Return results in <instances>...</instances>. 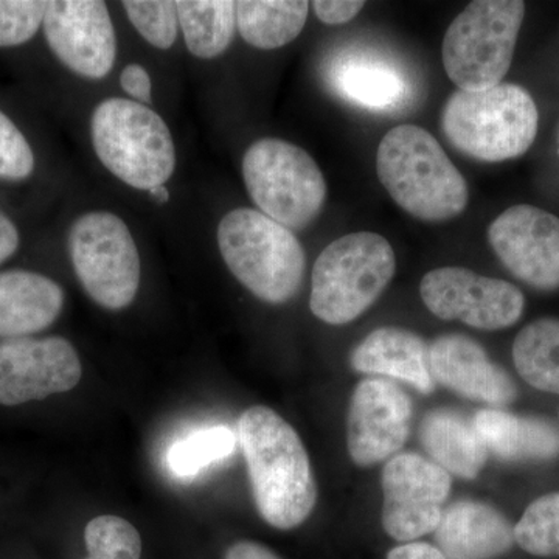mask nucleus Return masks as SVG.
Here are the masks:
<instances>
[{
	"instance_id": "31",
	"label": "nucleus",
	"mask_w": 559,
	"mask_h": 559,
	"mask_svg": "<svg viewBox=\"0 0 559 559\" xmlns=\"http://www.w3.org/2000/svg\"><path fill=\"white\" fill-rule=\"evenodd\" d=\"M35 170V154L27 139L0 110V178L25 179Z\"/></svg>"
},
{
	"instance_id": "22",
	"label": "nucleus",
	"mask_w": 559,
	"mask_h": 559,
	"mask_svg": "<svg viewBox=\"0 0 559 559\" xmlns=\"http://www.w3.org/2000/svg\"><path fill=\"white\" fill-rule=\"evenodd\" d=\"M419 439L433 463L460 479H476L487 463V447L473 419L457 411H430L423 419Z\"/></svg>"
},
{
	"instance_id": "8",
	"label": "nucleus",
	"mask_w": 559,
	"mask_h": 559,
	"mask_svg": "<svg viewBox=\"0 0 559 559\" xmlns=\"http://www.w3.org/2000/svg\"><path fill=\"white\" fill-rule=\"evenodd\" d=\"M242 176L260 212L289 230L318 218L326 200V182L310 154L294 143L263 139L246 151Z\"/></svg>"
},
{
	"instance_id": "4",
	"label": "nucleus",
	"mask_w": 559,
	"mask_h": 559,
	"mask_svg": "<svg viewBox=\"0 0 559 559\" xmlns=\"http://www.w3.org/2000/svg\"><path fill=\"white\" fill-rule=\"evenodd\" d=\"M218 246L231 274L266 304L297 296L307 255L296 235L260 210L235 209L221 219Z\"/></svg>"
},
{
	"instance_id": "25",
	"label": "nucleus",
	"mask_w": 559,
	"mask_h": 559,
	"mask_svg": "<svg viewBox=\"0 0 559 559\" xmlns=\"http://www.w3.org/2000/svg\"><path fill=\"white\" fill-rule=\"evenodd\" d=\"M513 360L522 380L559 395V319H539L518 334Z\"/></svg>"
},
{
	"instance_id": "2",
	"label": "nucleus",
	"mask_w": 559,
	"mask_h": 559,
	"mask_svg": "<svg viewBox=\"0 0 559 559\" xmlns=\"http://www.w3.org/2000/svg\"><path fill=\"white\" fill-rule=\"evenodd\" d=\"M377 173L392 200L415 218L441 223L468 205V183L425 128L390 130L378 146Z\"/></svg>"
},
{
	"instance_id": "23",
	"label": "nucleus",
	"mask_w": 559,
	"mask_h": 559,
	"mask_svg": "<svg viewBox=\"0 0 559 559\" xmlns=\"http://www.w3.org/2000/svg\"><path fill=\"white\" fill-rule=\"evenodd\" d=\"M237 27L246 43L274 50L293 43L307 24L310 3L305 0H240L235 2Z\"/></svg>"
},
{
	"instance_id": "37",
	"label": "nucleus",
	"mask_w": 559,
	"mask_h": 559,
	"mask_svg": "<svg viewBox=\"0 0 559 559\" xmlns=\"http://www.w3.org/2000/svg\"><path fill=\"white\" fill-rule=\"evenodd\" d=\"M148 193L157 204H167V202L170 201V191H168L165 186L154 187Z\"/></svg>"
},
{
	"instance_id": "38",
	"label": "nucleus",
	"mask_w": 559,
	"mask_h": 559,
	"mask_svg": "<svg viewBox=\"0 0 559 559\" xmlns=\"http://www.w3.org/2000/svg\"><path fill=\"white\" fill-rule=\"evenodd\" d=\"M91 559V558H90Z\"/></svg>"
},
{
	"instance_id": "18",
	"label": "nucleus",
	"mask_w": 559,
	"mask_h": 559,
	"mask_svg": "<svg viewBox=\"0 0 559 559\" xmlns=\"http://www.w3.org/2000/svg\"><path fill=\"white\" fill-rule=\"evenodd\" d=\"M429 348L430 345L414 331L382 326L371 331L353 349L349 364L358 373L403 381L423 395H429L436 388Z\"/></svg>"
},
{
	"instance_id": "5",
	"label": "nucleus",
	"mask_w": 559,
	"mask_h": 559,
	"mask_svg": "<svg viewBox=\"0 0 559 559\" xmlns=\"http://www.w3.org/2000/svg\"><path fill=\"white\" fill-rule=\"evenodd\" d=\"M396 271L392 246L373 231L331 242L312 267L310 308L329 325H345L380 299Z\"/></svg>"
},
{
	"instance_id": "12",
	"label": "nucleus",
	"mask_w": 559,
	"mask_h": 559,
	"mask_svg": "<svg viewBox=\"0 0 559 559\" xmlns=\"http://www.w3.org/2000/svg\"><path fill=\"white\" fill-rule=\"evenodd\" d=\"M79 353L62 337H17L0 342V404L17 406L79 385Z\"/></svg>"
},
{
	"instance_id": "28",
	"label": "nucleus",
	"mask_w": 559,
	"mask_h": 559,
	"mask_svg": "<svg viewBox=\"0 0 559 559\" xmlns=\"http://www.w3.org/2000/svg\"><path fill=\"white\" fill-rule=\"evenodd\" d=\"M91 559H140L142 538L138 528L119 516H98L84 530Z\"/></svg>"
},
{
	"instance_id": "9",
	"label": "nucleus",
	"mask_w": 559,
	"mask_h": 559,
	"mask_svg": "<svg viewBox=\"0 0 559 559\" xmlns=\"http://www.w3.org/2000/svg\"><path fill=\"white\" fill-rule=\"evenodd\" d=\"M69 253L81 286L110 311L130 307L140 285L138 246L127 224L108 212H94L73 223Z\"/></svg>"
},
{
	"instance_id": "3",
	"label": "nucleus",
	"mask_w": 559,
	"mask_h": 559,
	"mask_svg": "<svg viewBox=\"0 0 559 559\" xmlns=\"http://www.w3.org/2000/svg\"><path fill=\"white\" fill-rule=\"evenodd\" d=\"M538 108L524 87L500 83L481 92L457 91L441 114L444 138L480 162L516 159L538 134Z\"/></svg>"
},
{
	"instance_id": "35",
	"label": "nucleus",
	"mask_w": 559,
	"mask_h": 559,
	"mask_svg": "<svg viewBox=\"0 0 559 559\" xmlns=\"http://www.w3.org/2000/svg\"><path fill=\"white\" fill-rule=\"evenodd\" d=\"M226 559H282L266 546L252 540H240L226 551Z\"/></svg>"
},
{
	"instance_id": "17",
	"label": "nucleus",
	"mask_w": 559,
	"mask_h": 559,
	"mask_svg": "<svg viewBox=\"0 0 559 559\" xmlns=\"http://www.w3.org/2000/svg\"><path fill=\"white\" fill-rule=\"evenodd\" d=\"M433 533L437 547L448 559H496L516 543L509 520L479 500L452 503Z\"/></svg>"
},
{
	"instance_id": "36",
	"label": "nucleus",
	"mask_w": 559,
	"mask_h": 559,
	"mask_svg": "<svg viewBox=\"0 0 559 559\" xmlns=\"http://www.w3.org/2000/svg\"><path fill=\"white\" fill-rule=\"evenodd\" d=\"M20 248V231L9 216L0 212V264L10 259Z\"/></svg>"
},
{
	"instance_id": "32",
	"label": "nucleus",
	"mask_w": 559,
	"mask_h": 559,
	"mask_svg": "<svg viewBox=\"0 0 559 559\" xmlns=\"http://www.w3.org/2000/svg\"><path fill=\"white\" fill-rule=\"evenodd\" d=\"M323 24L341 25L355 20L366 2L360 0H316L311 3Z\"/></svg>"
},
{
	"instance_id": "30",
	"label": "nucleus",
	"mask_w": 559,
	"mask_h": 559,
	"mask_svg": "<svg viewBox=\"0 0 559 559\" xmlns=\"http://www.w3.org/2000/svg\"><path fill=\"white\" fill-rule=\"evenodd\" d=\"M49 2L0 0V47L27 43L44 24Z\"/></svg>"
},
{
	"instance_id": "33",
	"label": "nucleus",
	"mask_w": 559,
	"mask_h": 559,
	"mask_svg": "<svg viewBox=\"0 0 559 559\" xmlns=\"http://www.w3.org/2000/svg\"><path fill=\"white\" fill-rule=\"evenodd\" d=\"M120 84L127 94L140 105L151 103V79L148 72L139 64H130L121 72Z\"/></svg>"
},
{
	"instance_id": "6",
	"label": "nucleus",
	"mask_w": 559,
	"mask_h": 559,
	"mask_svg": "<svg viewBox=\"0 0 559 559\" xmlns=\"http://www.w3.org/2000/svg\"><path fill=\"white\" fill-rule=\"evenodd\" d=\"M91 131L102 164L134 189L165 186L175 173L171 132L148 106L109 98L92 114Z\"/></svg>"
},
{
	"instance_id": "10",
	"label": "nucleus",
	"mask_w": 559,
	"mask_h": 559,
	"mask_svg": "<svg viewBox=\"0 0 559 559\" xmlns=\"http://www.w3.org/2000/svg\"><path fill=\"white\" fill-rule=\"evenodd\" d=\"M382 527L400 543H414L439 527L451 491V477L430 460L404 452L393 455L381 474Z\"/></svg>"
},
{
	"instance_id": "21",
	"label": "nucleus",
	"mask_w": 559,
	"mask_h": 559,
	"mask_svg": "<svg viewBox=\"0 0 559 559\" xmlns=\"http://www.w3.org/2000/svg\"><path fill=\"white\" fill-rule=\"evenodd\" d=\"M473 421L488 454L503 462H546L559 455V429L547 419L481 409Z\"/></svg>"
},
{
	"instance_id": "13",
	"label": "nucleus",
	"mask_w": 559,
	"mask_h": 559,
	"mask_svg": "<svg viewBox=\"0 0 559 559\" xmlns=\"http://www.w3.org/2000/svg\"><path fill=\"white\" fill-rule=\"evenodd\" d=\"M498 259L532 288L559 289V218L535 205L507 209L488 227Z\"/></svg>"
},
{
	"instance_id": "7",
	"label": "nucleus",
	"mask_w": 559,
	"mask_h": 559,
	"mask_svg": "<svg viewBox=\"0 0 559 559\" xmlns=\"http://www.w3.org/2000/svg\"><path fill=\"white\" fill-rule=\"evenodd\" d=\"M524 16L521 0H476L452 21L441 58L459 91H488L506 79Z\"/></svg>"
},
{
	"instance_id": "19",
	"label": "nucleus",
	"mask_w": 559,
	"mask_h": 559,
	"mask_svg": "<svg viewBox=\"0 0 559 559\" xmlns=\"http://www.w3.org/2000/svg\"><path fill=\"white\" fill-rule=\"evenodd\" d=\"M333 90L345 100L378 112L399 109L409 98L403 70L381 55L345 51L330 69Z\"/></svg>"
},
{
	"instance_id": "15",
	"label": "nucleus",
	"mask_w": 559,
	"mask_h": 559,
	"mask_svg": "<svg viewBox=\"0 0 559 559\" xmlns=\"http://www.w3.org/2000/svg\"><path fill=\"white\" fill-rule=\"evenodd\" d=\"M412 401L384 378L360 381L349 400L347 448L358 466L377 465L404 447L411 432Z\"/></svg>"
},
{
	"instance_id": "14",
	"label": "nucleus",
	"mask_w": 559,
	"mask_h": 559,
	"mask_svg": "<svg viewBox=\"0 0 559 559\" xmlns=\"http://www.w3.org/2000/svg\"><path fill=\"white\" fill-rule=\"evenodd\" d=\"M44 33L55 57L84 79H105L117 57L108 7L100 0H53Z\"/></svg>"
},
{
	"instance_id": "20",
	"label": "nucleus",
	"mask_w": 559,
	"mask_h": 559,
	"mask_svg": "<svg viewBox=\"0 0 559 559\" xmlns=\"http://www.w3.org/2000/svg\"><path fill=\"white\" fill-rule=\"evenodd\" d=\"M64 293L46 275L31 271L0 274V337L17 340L49 329L61 314Z\"/></svg>"
},
{
	"instance_id": "16",
	"label": "nucleus",
	"mask_w": 559,
	"mask_h": 559,
	"mask_svg": "<svg viewBox=\"0 0 559 559\" xmlns=\"http://www.w3.org/2000/svg\"><path fill=\"white\" fill-rule=\"evenodd\" d=\"M433 381L465 399L479 401L492 409L509 406L518 399V388L509 373L489 359L484 347L463 334H444L430 344Z\"/></svg>"
},
{
	"instance_id": "34",
	"label": "nucleus",
	"mask_w": 559,
	"mask_h": 559,
	"mask_svg": "<svg viewBox=\"0 0 559 559\" xmlns=\"http://www.w3.org/2000/svg\"><path fill=\"white\" fill-rule=\"evenodd\" d=\"M388 559H448L439 547L428 543H407L389 551Z\"/></svg>"
},
{
	"instance_id": "24",
	"label": "nucleus",
	"mask_w": 559,
	"mask_h": 559,
	"mask_svg": "<svg viewBox=\"0 0 559 559\" xmlns=\"http://www.w3.org/2000/svg\"><path fill=\"white\" fill-rule=\"evenodd\" d=\"M179 25L194 57L212 60L229 49L235 36L237 13L231 0H180Z\"/></svg>"
},
{
	"instance_id": "11",
	"label": "nucleus",
	"mask_w": 559,
	"mask_h": 559,
	"mask_svg": "<svg viewBox=\"0 0 559 559\" xmlns=\"http://www.w3.org/2000/svg\"><path fill=\"white\" fill-rule=\"evenodd\" d=\"M433 316L460 320L477 330H503L520 322L525 299L520 288L499 278L481 277L466 267H439L419 285Z\"/></svg>"
},
{
	"instance_id": "29",
	"label": "nucleus",
	"mask_w": 559,
	"mask_h": 559,
	"mask_svg": "<svg viewBox=\"0 0 559 559\" xmlns=\"http://www.w3.org/2000/svg\"><path fill=\"white\" fill-rule=\"evenodd\" d=\"M123 9L131 24L151 46L167 50L178 38V7L170 0H127Z\"/></svg>"
},
{
	"instance_id": "26",
	"label": "nucleus",
	"mask_w": 559,
	"mask_h": 559,
	"mask_svg": "<svg viewBox=\"0 0 559 559\" xmlns=\"http://www.w3.org/2000/svg\"><path fill=\"white\" fill-rule=\"evenodd\" d=\"M237 444V433L227 426L194 430L168 450V468L178 477L197 476L212 463L230 457Z\"/></svg>"
},
{
	"instance_id": "1",
	"label": "nucleus",
	"mask_w": 559,
	"mask_h": 559,
	"mask_svg": "<svg viewBox=\"0 0 559 559\" xmlns=\"http://www.w3.org/2000/svg\"><path fill=\"white\" fill-rule=\"evenodd\" d=\"M237 436L261 518L278 530L299 527L318 502V485L299 433L277 412L253 406L238 419Z\"/></svg>"
},
{
	"instance_id": "27",
	"label": "nucleus",
	"mask_w": 559,
	"mask_h": 559,
	"mask_svg": "<svg viewBox=\"0 0 559 559\" xmlns=\"http://www.w3.org/2000/svg\"><path fill=\"white\" fill-rule=\"evenodd\" d=\"M518 546L535 557H559V492L536 499L514 527Z\"/></svg>"
}]
</instances>
